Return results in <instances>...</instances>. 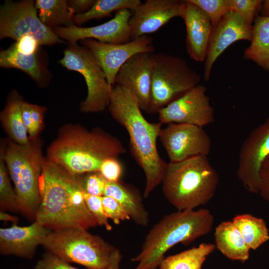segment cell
<instances>
[{"mask_svg": "<svg viewBox=\"0 0 269 269\" xmlns=\"http://www.w3.org/2000/svg\"><path fill=\"white\" fill-rule=\"evenodd\" d=\"M41 203L35 221L51 230L88 229L98 224L84 200L83 179L44 157L39 179Z\"/></svg>", "mask_w": 269, "mask_h": 269, "instance_id": "6da1fadb", "label": "cell"}, {"mask_svg": "<svg viewBox=\"0 0 269 269\" xmlns=\"http://www.w3.org/2000/svg\"><path fill=\"white\" fill-rule=\"evenodd\" d=\"M108 109L113 118L128 133L132 155L144 173L143 195L147 198L161 183L168 163L157 148L162 124L147 121L135 95L117 84L112 86Z\"/></svg>", "mask_w": 269, "mask_h": 269, "instance_id": "7a4b0ae2", "label": "cell"}, {"mask_svg": "<svg viewBox=\"0 0 269 269\" xmlns=\"http://www.w3.org/2000/svg\"><path fill=\"white\" fill-rule=\"evenodd\" d=\"M127 152L116 137L96 128L89 131L79 125H66L49 146L47 158L77 175L99 172L102 162Z\"/></svg>", "mask_w": 269, "mask_h": 269, "instance_id": "3957f363", "label": "cell"}, {"mask_svg": "<svg viewBox=\"0 0 269 269\" xmlns=\"http://www.w3.org/2000/svg\"><path fill=\"white\" fill-rule=\"evenodd\" d=\"M214 217L207 209L185 210L164 216L147 234L140 252L131 260L134 269H156L165 254L176 244L188 245L208 234Z\"/></svg>", "mask_w": 269, "mask_h": 269, "instance_id": "277c9868", "label": "cell"}, {"mask_svg": "<svg viewBox=\"0 0 269 269\" xmlns=\"http://www.w3.org/2000/svg\"><path fill=\"white\" fill-rule=\"evenodd\" d=\"M219 180L207 156L198 155L168 163L161 182L162 190L177 210H193L213 197Z\"/></svg>", "mask_w": 269, "mask_h": 269, "instance_id": "5b68a950", "label": "cell"}, {"mask_svg": "<svg viewBox=\"0 0 269 269\" xmlns=\"http://www.w3.org/2000/svg\"><path fill=\"white\" fill-rule=\"evenodd\" d=\"M0 149L11 179L14 183L19 211L31 220L41 203L39 179L44 157L42 141L38 138L20 145L11 139Z\"/></svg>", "mask_w": 269, "mask_h": 269, "instance_id": "8992f818", "label": "cell"}, {"mask_svg": "<svg viewBox=\"0 0 269 269\" xmlns=\"http://www.w3.org/2000/svg\"><path fill=\"white\" fill-rule=\"evenodd\" d=\"M42 245L48 252L88 269H104L116 249L87 229L70 228L51 230Z\"/></svg>", "mask_w": 269, "mask_h": 269, "instance_id": "52a82bcc", "label": "cell"}, {"mask_svg": "<svg viewBox=\"0 0 269 269\" xmlns=\"http://www.w3.org/2000/svg\"><path fill=\"white\" fill-rule=\"evenodd\" d=\"M151 100L148 113L155 114L199 84L200 75L182 57L153 53Z\"/></svg>", "mask_w": 269, "mask_h": 269, "instance_id": "ba28073f", "label": "cell"}, {"mask_svg": "<svg viewBox=\"0 0 269 269\" xmlns=\"http://www.w3.org/2000/svg\"><path fill=\"white\" fill-rule=\"evenodd\" d=\"M59 63L69 70L80 73L87 87V95L80 109L84 113H98L108 107L111 87L106 75L89 51L76 43H68Z\"/></svg>", "mask_w": 269, "mask_h": 269, "instance_id": "9c48e42d", "label": "cell"}, {"mask_svg": "<svg viewBox=\"0 0 269 269\" xmlns=\"http://www.w3.org/2000/svg\"><path fill=\"white\" fill-rule=\"evenodd\" d=\"M27 35L34 36L41 46L64 42L41 22L34 0H5L0 7V39L16 41Z\"/></svg>", "mask_w": 269, "mask_h": 269, "instance_id": "30bf717a", "label": "cell"}, {"mask_svg": "<svg viewBox=\"0 0 269 269\" xmlns=\"http://www.w3.org/2000/svg\"><path fill=\"white\" fill-rule=\"evenodd\" d=\"M159 138L170 163L198 155L207 156L211 149L210 137L203 127L196 125L168 124L161 129Z\"/></svg>", "mask_w": 269, "mask_h": 269, "instance_id": "8fae6325", "label": "cell"}, {"mask_svg": "<svg viewBox=\"0 0 269 269\" xmlns=\"http://www.w3.org/2000/svg\"><path fill=\"white\" fill-rule=\"evenodd\" d=\"M81 43L92 54L111 87L115 84L120 69L131 57L139 53H154L155 50L152 39L147 35L122 44L104 43L89 38L81 40Z\"/></svg>", "mask_w": 269, "mask_h": 269, "instance_id": "7c38bea8", "label": "cell"}, {"mask_svg": "<svg viewBox=\"0 0 269 269\" xmlns=\"http://www.w3.org/2000/svg\"><path fill=\"white\" fill-rule=\"evenodd\" d=\"M206 87L198 84L181 97L158 112L159 122L187 124L203 127L214 122V110L206 94Z\"/></svg>", "mask_w": 269, "mask_h": 269, "instance_id": "4fadbf2b", "label": "cell"}, {"mask_svg": "<svg viewBox=\"0 0 269 269\" xmlns=\"http://www.w3.org/2000/svg\"><path fill=\"white\" fill-rule=\"evenodd\" d=\"M269 154V117L251 132L241 148L237 175L250 192L259 193L260 169Z\"/></svg>", "mask_w": 269, "mask_h": 269, "instance_id": "5bb4252c", "label": "cell"}, {"mask_svg": "<svg viewBox=\"0 0 269 269\" xmlns=\"http://www.w3.org/2000/svg\"><path fill=\"white\" fill-rule=\"evenodd\" d=\"M132 14L131 10L121 9L116 11L112 19L100 25L83 27L75 24L56 27L52 30L68 43H76L79 40L89 38L104 43H125L131 41L129 21Z\"/></svg>", "mask_w": 269, "mask_h": 269, "instance_id": "9a60e30c", "label": "cell"}, {"mask_svg": "<svg viewBox=\"0 0 269 269\" xmlns=\"http://www.w3.org/2000/svg\"><path fill=\"white\" fill-rule=\"evenodd\" d=\"M153 53H139L131 57L120 69L115 84L136 97L141 109L148 113L151 100Z\"/></svg>", "mask_w": 269, "mask_h": 269, "instance_id": "2e32d148", "label": "cell"}, {"mask_svg": "<svg viewBox=\"0 0 269 269\" xmlns=\"http://www.w3.org/2000/svg\"><path fill=\"white\" fill-rule=\"evenodd\" d=\"M252 38V26L234 11L226 13L213 28L204 61V79L209 81L214 64L229 46L239 40L251 42Z\"/></svg>", "mask_w": 269, "mask_h": 269, "instance_id": "e0dca14e", "label": "cell"}, {"mask_svg": "<svg viewBox=\"0 0 269 269\" xmlns=\"http://www.w3.org/2000/svg\"><path fill=\"white\" fill-rule=\"evenodd\" d=\"M184 0H146L134 10L129 21L131 40L157 31L175 17H180Z\"/></svg>", "mask_w": 269, "mask_h": 269, "instance_id": "ac0fdd59", "label": "cell"}, {"mask_svg": "<svg viewBox=\"0 0 269 269\" xmlns=\"http://www.w3.org/2000/svg\"><path fill=\"white\" fill-rule=\"evenodd\" d=\"M51 231L35 220L28 226L13 223L9 228H0V254L30 259Z\"/></svg>", "mask_w": 269, "mask_h": 269, "instance_id": "d6986e66", "label": "cell"}, {"mask_svg": "<svg viewBox=\"0 0 269 269\" xmlns=\"http://www.w3.org/2000/svg\"><path fill=\"white\" fill-rule=\"evenodd\" d=\"M181 17L186 27V47L189 57L204 62L213 26L207 15L190 0H184Z\"/></svg>", "mask_w": 269, "mask_h": 269, "instance_id": "ffe728a7", "label": "cell"}, {"mask_svg": "<svg viewBox=\"0 0 269 269\" xmlns=\"http://www.w3.org/2000/svg\"><path fill=\"white\" fill-rule=\"evenodd\" d=\"M0 66L23 71L41 88L46 86L51 78V73L40 57L39 50L33 54L24 55L18 52L13 44L0 51Z\"/></svg>", "mask_w": 269, "mask_h": 269, "instance_id": "44dd1931", "label": "cell"}, {"mask_svg": "<svg viewBox=\"0 0 269 269\" xmlns=\"http://www.w3.org/2000/svg\"><path fill=\"white\" fill-rule=\"evenodd\" d=\"M103 196L117 200L136 224L142 227L147 226L149 221L148 213L141 195L134 187L120 181H107Z\"/></svg>", "mask_w": 269, "mask_h": 269, "instance_id": "7402d4cb", "label": "cell"}, {"mask_svg": "<svg viewBox=\"0 0 269 269\" xmlns=\"http://www.w3.org/2000/svg\"><path fill=\"white\" fill-rule=\"evenodd\" d=\"M214 237L216 247L227 258L242 262L248 260L251 249L232 221L223 222L216 226Z\"/></svg>", "mask_w": 269, "mask_h": 269, "instance_id": "603a6c76", "label": "cell"}, {"mask_svg": "<svg viewBox=\"0 0 269 269\" xmlns=\"http://www.w3.org/2000/svg\"><path fill=\"white\" fill-rule=\"evenodd\" d=\"M23 102L18 92L12 90L0 112V119L10 139L19 144L26 145L29 143L30 139L22 118Z\"/></svg>", "mask_w": 269, "mask_h": 269, "instance_id": "cb8c5ba5", "label": "cell"}, {"mask_svg": "<svg viewBox=\"0 0 269 269\" xmlns=\"http://www.w3.org/2000/svg\"><path fill=\"white\" fill-rule=\"evenodd\" d=\"M251 44L244 53V58L251 60L269 74V16L259 15L252 25Z\"/></svg>", "mask_w": 269, "mask_h": 269, "instance_id": "d4e9b609", "label": "cell"}, {"mask_svg": "<svg viewBox=\"0 0 269 269\" xmlns=\"http://www.w3.org/2000/svg\"><path fill=\"white\" fill-rule=\"evenodd\" d=\"M35 6L41 22L52 30L75 25L73 18L75 14L67 0H36Z\"/></svg>", "mask_w": 269, "mask_h": 269, "instance_id": "484cf974", "label": "cell"}, {"mask_svg": "<svg viewBox=\"0 0 269 269\" xmlns=\"http://www.w3.org/2000/svg\"><path fill=\"white\" fill-rule=\"evenodd\" d=\"M215 247L214 244L203 243L169 256L162 260L159 269H202L203 264Z\"/></svg>", "mask_w": 269, "mask_h": 269, "instance_id": "4316f807", "label": "cell"}, {"mask_svg": "<svg viewBox=\"0 0 269 269\" xmlns=\"http://www.w3.org/2000/svg\"><path fill=\"white\" fill-rule=\"evenodd\" d=\"M232 222L251 250L257 249L269 240V230L264 219L243 214L236 216Z\"/></svg>", "mask_w": 269, "mask_h": 269, "instance_id": "83f0119b", "label": "cell"}, {"mask_svg": "<svg viewBox=\"0 0 269 269\" xmlns=\"http://www.w3.org/2000/svg\"><path fill=\"white\" fill-rule=\"evenodd\" d=\"M141 3L140 0H96L89 10L75 14L73 20L74 24L80 25L92 19L110 16L115 11L124 9L134 10Z\"/></svg>", "mask_w": 269, "mask_h": 269, "instance_id": "f1b7e54d", "label": "cell"}, {"mask_svg": "<svg viewBox=\"0 0 269 269\" xmlns=\"http://www.w3.org/2000/svg\"><path fill=\"white\" fill-rule=\"evenodd\" d=\"M46 110L44 106L23 102L22 118L30 140H34L39 138V135L44 127V117Z\"/></svg>", "mask_w": 269, "mask_h": 269, "instance_id": "f546056e", "label": "cell"}, {"mask_svg": "<svg viewBox=\"0 0 269 269\" xmlns=\"http://www.w3.org/2000/svg\"><path fill=\"white\" fill-rule=\"evenodd\" d=\"M7 167L0 154V204L3 210L19 211L16 192L12 188Z\"/></svg>", "mask_w": 269, "mask_h": 269, "instance_id": "4dcf8cb0", "label": "cell"}, {"mask_svg": "<svg viewBox=\"0 0 269 269\" xmlns=\"http://www.w3.org/2000/svg\"><path fill=\"white\" fill-rule=\"evenodd\" d=\"M200 7L209 17L213 27L223 16L231 10L230 0H190Z\"/></svg>", "mask_w": 269, "mask_h": 269, "instance_id": "1f68e13d", "label": "cell"}, {"mask_svg": "<svg viewBox=\"0 0 269 269\" xmlns=\"http://www.w3.org/2000/svg\"><path fill=\"white\" fill-rule=\"evenodd\" d=\"M263 0H230L231 10L238 13L249 26H252L254 20L259 15Z\"/></svg>", "mask_w": 269, "mask_h": 269, "instance_id": "d6a6232c", "label": "cell"}, {"mask_svg": "<svg viewBox=\"0 0 269 269\" xmlns=\"http://www.w3.org/2000/svg\"><path fill=\"white\" fill-rule=\"evenodd\" d=\"M102 197L84 193L86 205L98 225L104 226L108 231H111L112 226L109 223L108 218L105 212Z\"/></svg>", "mask_w": 269, "mask_h": 269, "instance_id": "836d02e7", "label": "cell"}, {"mask_svg": "<svg viewBox=\"0 0 269 269\" xmlns=\"http://www.w3.org/2000/svg\"><path fill=\"white\" fill-rule=\"evenodd\" d=\"M102 201L105 212L108 218L117 225L121 221L131 220V218L122 206L116 199L112 197L103 196Z\"/></svg>", "mask_w": 269, "mask_h": 269, "instance_id": "e575fe53", "label": "cell"}, {"mask_svg": "<svg viewBox=\"0 0 269 269\" xmlns=\"http://www.w3.org/2000/svg\"><path fill=\"white\" fill-rule=\"evenodd\" d=\"M83 179L85 192L90 195L103 196L107 180L99 172H91Z\"/></svg>", "mask_w": 269, "mask_h": 269, "instance_id": "d590c367", "label": "cell"}, {"mask_svg": "<svg viewBox=\"0 0 269 269\" xmlns=\"http://www.w3.org/2000/svg\"><path fill=\"white\" fill-rule=\"evenodd\" d=\"M123 171V166L118 158L112 157L102 162L99 172L107 181L118 182L120 181Z\"/></svg>", "mask_w": 269, "mask_h": 269, "instance_id": "8d00e7d4", "label": "cell"}, {"mask_svg": "<svg viewBox=\"0 0 269 269\" xmlns=\"http://www.w3.org/2000/svg\"><path fill=\"white\" fill-rule=\"evenodd\" d=\"M35 269H79L74 267L70 263L59 257L48 252L39 260Z\"/></svg>", "mask_w": 269, "mask_h": 269, "instance_id": "74e56055", "label": "cell"}, {"mask_svg": "<svg viewBox=\"0 0 269 269\" xmlns=\"http://www.w3.org/2000/svg\"><path fill=\"white\" fill-rule=\"evenodd\" d=\"M13 44L18 52L24 55L37 53L41 46L37 39L30 35L22 36Z\"/></svg>", "mask_w": 269, "mask_h": 269, "instance_id": "f35d334b", "label": "cell"}, {"mask_svg": "<svg viewBox=\"0 0 269 269\" xmlns=\"http://www.w3.org/2000/svg\"><path fill=\"white\" fill-rule=\"evenodd\" d=\"M259 177L260 189L259 193L264 199L269 202V154L261 165Z\"/></svg>", "mask_w": 269, "mask_h": 269, "instance_id": "ab89813d", "label": "cell"}, {"mask_svg": "<svg viewBox=\"0 0 269 269\" xmlns=\"http://www.w3.org/2000/svg\"><path fill=\"white\" fill-rule=\"evenodd\" d=\"M96 0H67L69 6L75 14H79L89 10L95 3Z\"/></svg>", "mask_w": 269, "mask_h": 269, "instance_id": "60d3db41", "label": "cell"}, {"mask_svg": "<svg viewBox=\"0 0 269 269\" xmlns=\"http://www.w3.org/2000/svg\"><path fill=\"white\" fill-rule=\"evenodd\" d=\"M121 259L122 255L120 251L118 249H116L112 256L108 265L104 269H120V264Z\"/></svg>", "mask_w": 269, "mask_h": 269, "instance_id": "b9f144b4", "label": "cell"}, {"mask_svg": "<svg viewBox=\"0 0 269 269\" xmlns=\"http://www.w3.org/2000/svg\"><path fill=\"white\" fill-rule=\"evenodd\" d=\"M259 15L263 17L269 16V0L262 1Z\"/></svg>", "mask_w": 269, "mask_h": 269, "instance_id": "7bdbcfd3", "label": "cell"}, {"mask_svg": "<svg viewBox=\"0 0 269 269\" xmlns=\"http://www.w3.org/2000/svg\"><path fill=\"white\" fill-rule=\"evenodd\" d=\"M0 220L4 221H10L16 224L18 221V218L1 211L0 212Z\"/></svg>", "mask_w": 269, "mask_h": 269, "instance_id": "ee69618b", "label": "cell"}]
</instances>
